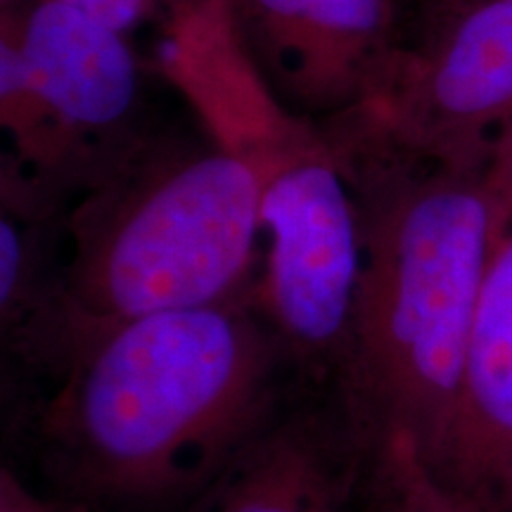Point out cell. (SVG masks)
<instances>
[{
	"label": "cell",
	"mask_w": 512,
	"mask_h": 512,
	"mask_svg": "<svg viewBox=\"0 0 512 512\" xmlns=\"http://www.w3.org/2000/svg\"><path fill=\"white\" fill-rule=\"evenodd\" d=\"M0 181H15V183H24V185H29L27 181H24L22 176L17 174L15 169H12L10 162H8V159H5L3 155H0ZM29 188H31V185H29Z\"/></svg>",
	"instance_id": "15"
},
{
	"label": "cell",
	"mask_w": 512,
	"mask_h": 512,
	"mask_svg": "<svg viewBox=\"0 0 512 512\" xmlns=\"http://www.w3.org/2000/svg\"><path fill=\"white\" fill-rule=\"evenodd\" d=\"M0 512H67L46 496H38L22 479L0 467Z\"/></svg>",
	"instance_id": "14"
},
{
	"label": "cell",
	"mask_w": 512,
	"mask_h": 512,
	"mask_svg": "<svg viewBox=\"0 0 512 512\" xmlns=\"http://www.w3.org/2000/svg\"><path fill=\"white\" fill-rule=\"evenodd\" d=\"M254 171L202 131H145L62 211L50 382L114 325L252 299L261 271Z\"/></svg>",
	"instance_id": "3"
},
{
	"label": "cell",
	"mask_w": 512,
	"mask_h": 512,
	"mask_svg": "<svg viewBox=\"0 0 512 512\" xmlns=\"http://www.w3.org/2000/svg\"><path fill=\"white\" fill-rule=\"evenodd\" d=\"M235 34L287 110L328 124L380 98L399 57L392 0H228Z\"/></svg>",
	"instance_id": "6"
},
{
	"label": "cell",
	"mask_w": 512,
	"mask_h": 512,
	"mask_svg": "<svg viewBox=\"0 0 512 512\" xmlns=\"http://www.w3.org/2000/svg\"><path fill=\"white\" fill-rule=\"evenodd\" d=\"M434 472L484 512H512V228L486 271Z\"/></svg>",
	"instance_id": "8"
},
{
	"label": "cell",
	"mask_w": 512,
	"mask_h": 512,
	"mask_svg": "<svg viewBox=\"0 0 512 512\" xmlns=\"http://www.w3.org/2000/svg\"><path fill=\"white\" fill-rule=\"evenodd\" d=\"M290 368L252 299L114 325L43 396L50 475L91 508L192 501L278 411Z\"/></svg>",
	"instance_id": "2"
},
{
	"label": "cell",
	"mask_w": 512,
	"mask_h": 512,
	"mask_svg": "<svg viewBox=\"0 0 512 512\" xmlns=\"http://www.w3.org/2000/svg\"><path fill=\"white\" fill-rule=\"evenodd\" d=\"M0 138L8 145L12 169L60 207L91 183V164L41 100L17 34L5 27H0Z\"/></svg>",
	"instance_id": "11"
},
{
	"label": "cell",
	"mask_w": 512,
	"mask_h": 512,
	"mask_svg": "<svg viewBox=\"0 0 512 512\" xmlns=\"http://www.w3.org/2000/svg\"><path fill=\"white\" fill-rule=\"evenodd\" d=\"M216 143L259 183L264 252L252 306L292 368L335 380L361 278V216L335 143L323 124L275 100Z\"/></svg>",
	"instance_id": "4"
},
{
	"label": "cell",
	"mask_w": 512,
	"mask_h": 512,
	"mask_svg": "<svg viewBox=\"0 0 512 512\" xmlns=\"http://www.w3.org/2000/svg\"><path fill=\"white\" fill-rule=\"evenodd\" d=\"M366 512H484L448 486L406 441H380L361 451Z\"/></svg>",
	"instance_id": "12"
},
{
	"label": "cell",
	"mask_w": 512,
	"mask_h": 512,
	"mask_svg": "<svg viewBox=\"0 0 512 512\" xmlns=\"http://www.w3.org/2000/svg\"><path fill=\"white\" fill-rule=\"evenodd\" d=\"M358 475L361 453L349 434L337 441L318 418L280 403L188 512H347Z\"/></svg>",
	"instance_id": "9"
},
{
	"label": "cell",
	"mask_w": 512,
	"mask_h": 512,
	"mask_svg": "<svg viewBox=\"0 0 512 512\" xmlns=\"http://www.w3.org/2000/svg\"><path fill=\"white\" fill-rule=\"evenodd\" d=\"M15 34L34 88L95 178L147 131L138 124L143 67L131 43L60 0L36 3Z\"/></svg>",
	"instance_id": "7"
},
{
	"label": "cell",
	"mask_w": 512,
	"mask_h": 512,
	"mask_svg": "<svg viewBox=\"0 0 512 512\" xmlns=\"http://www.w3.org/2000/svg\"><path fill=\"white\" fill-rule=\"evenodd\" d=\"M458 3H467V0H427V10L451 8V5H458Z\"/></svg>",
	"instance_id": "16"
},
{
	"label": "cell",
	"mask_w": 512,
	"mask_h": 512,
	"mask_svg": "<svg viewBox=\"0 0 512 512\" xmlns=\"http://www.w3.org/2000/svg\"><path fill=\"white\" fill-rule=\"evenodd\" d=\"M62 207L0 181V399L24 375L50 377Z\"/></svg>",
	"instance_id": "10"
},
{
	"label": "cell",
	"mask_w": 512,
	"mask_h": 512,
	"mask_svg": "<svg viewBox=\"0 0 512 512\" xmlns=\"http://www.w3.org/2000/svg\"><path fill=\"white\" fill-rule=\"evenodd\" d=\"M60 3L98 19L100 24L114 31L131 34L145 17H150L159 8H166L174 15L176 10L190 5L192 0H60Z\"/></svg>",
	"instance_id": "13"
},
{
	"label": "cell",
	"mask_w": 512,
	"mask_h": 512,
	"mask_svg": "<svg viewBox=\"0 0 512 512\" xmlns=\"http://www.w3.org/2000/svg\"><path fill=\"white\" fill-rule=\"evenodd\" d=\"M403 155L446 169L491 162L512 138V0L425 12L380 98L349 114Z\"/></svg>",
	"instance_id": "5"
},
{
	"label": "cell",
	"mask_w": 512,
	"mask_h": 512,
	"mask_svg": "<svg viewBox=\"0 0 512 512\" xmlns=\"http://www.w3.org/2000/svg\"><path fill=\"white\" fill-rule=\"evenodd\" d=\"M323 128L361 216V278L335 373L342 422L358 453L406 441L437 470L486 271L512 228V152L446 169L356 117Z\"/></svg>",
	"instance_id": "1"
}]
</instances>
